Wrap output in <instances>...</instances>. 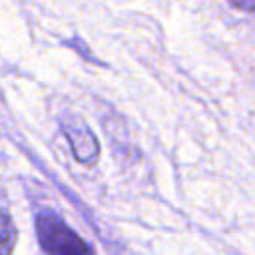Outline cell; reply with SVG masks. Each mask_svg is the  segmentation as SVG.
<instances>
[{"mask_svg": "<svg viewBox=\"0 0 255 255\" xmlns=\"http://www.w3.org/2000/svg\"><path fill=\"white\" fill-rule=\"evenodd\" d=\"M62 129L74 149V155L84 161V163H92L98 157V141L94 137V133L90 131V128L78 120V118H68L62 122Z\"/></svg>", "mask_w": 255, "mask_h": 255, "instance_id": "obj_2", "label": "cell"}, {"mask_svg": "<svg viewBox=\"0 0 255 255\" xmlns=\"http://www.w3.org/2000/svg\"><path fill=\"white\" fill-rule=\"evenodd\" d=\"M229 2L245 12H255V0H229Z\"/></svg>", "mask_w": 255, "mask_h": 255, "instance_id": "obj_4", "label": "cell"}, {"mask_svg": "<svg viewBox=\"0 0 255 255\" xmlns=\"http://www.w3.org/2000/svg\"><path fill=\"white\" fill-rule=\"evenodd\" d=\"M16 241V231L12 219L0 209V255H10Z\"/></svg>", "mask_w": 255, "mask_h": 255, "instance_id": "obj_3", "label": "cell"}, {"mask_svg": "<svg viewBox=\"0 0 255 255\" xmlns=\"http://www.w3.org/2000/svg\"><path fill=\"white\" fill-rule=\"evenodd\" d=\"M36 229L40 245L48 255H94L92 247L52 211L38 215Z\"/></svg>", "mask_w": 255, "mask_h": 255, "instance_id": "obj_1", "label": "cell"}]
</instances>
